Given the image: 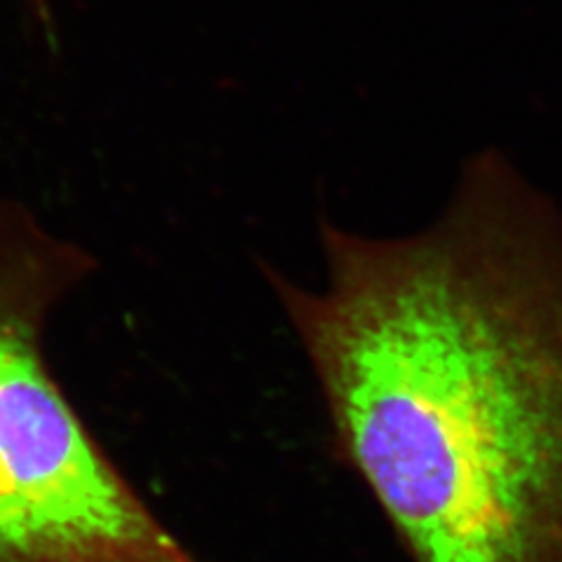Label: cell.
I'll return each instance as SVG.
<instances>
[{"label": "cell", "mask_w": 562, "mask_h": 562, "mask_svg": "<svg viewBox=\"0 0 562 562\" xmlns=\"http://www.w3.org/2000/svg\"><path fill=\"white\" fill-rule=\"evenodd\" d=\"M316 231L312 284L258 270L408 562H562L560 204L485 148L413 233Z\"/></svg>", "instance_id": "cell-1"}, {"label": "cell", "mask_w": 562, "mask_h": 562, "mask_svg": "<svg viewBox=\"0 0 562 562\" xmlns=\"http://www.w3.org/2000/svg\"><path fill=\"white\" fill-rule=\"evenodd\" d=\"M94 270L85 244L0 198V562H202L52 371V319Z\"/></svg>", "instance_id": "cell-2"}]
</instances>
